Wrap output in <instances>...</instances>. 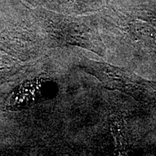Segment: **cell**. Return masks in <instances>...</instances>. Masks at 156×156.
I'll use <instances>...</instances> for the list:
<instances>
[{"instance_id": "1", "label": "cell", "mask_w": 156, "mask_h": 156, "mask_svg": "<svg viewBox=\"0 0 156 156\" xmlns=\"http://www.w3.org/2000/svg\"><path fill=\"white\" fill-rule=\"evenodd\" d=\"M83 67L106 88L121 91L144 103H156V83L106 63L87 61Z\"/></svg>"}, {"instance_id": "2", "label": "cell", "mask_w": 156, "mask_h": 156, "mask_svg": "<svg viewBox=\"0 0 156 156\" xmlns=\"http://www.w3.org/2000/svg\"><path fill=\"white\" fill-rule=\"evenodd\" d=\"M51 21L49 29L59 41L77 45L81 47L101 52L102 43L96 32L83 23L64 17H55Z\"/></svg>"}, {"instance_id": "3", "label": "cell", "mask_w": 156, "mask_h": 156, "mask_svg": "<svg viewBox=\"0 0 156 156\" xmlns=\"http://www.w3.org/2000/svg\"><path fill=\"white\" fill-rule=\"evenodd\" d=\"M46 6L67 13H82L98 10L109 0H41Z\"/></svg>"}, {"instance_id": "4", "label": "cell", "mask_w": 156, "mask_h": 156, "mask_svg": "<svg viewBox=\"0 0 156 156\" xmlns=\"http://www.w3.org/2000/svg\"><path fill=\"white\" fill-rule=\"evenodd\" d=\"M112 132L116 141L117 153H125L128 149V138L124 119L121 115H113L110 119Z\"/></svg>"}]
</instances>
